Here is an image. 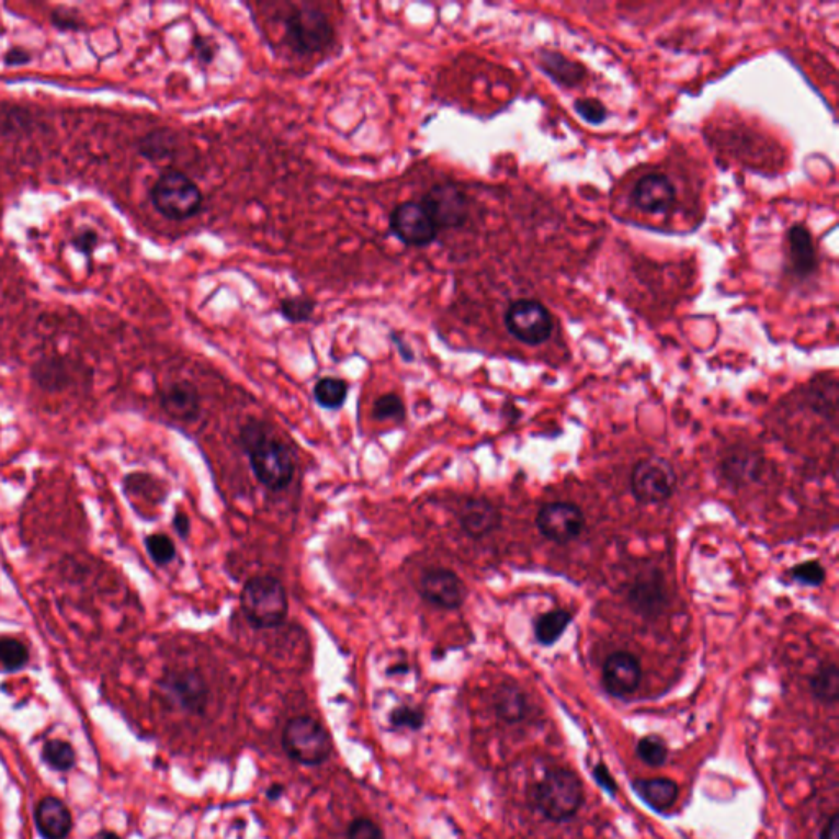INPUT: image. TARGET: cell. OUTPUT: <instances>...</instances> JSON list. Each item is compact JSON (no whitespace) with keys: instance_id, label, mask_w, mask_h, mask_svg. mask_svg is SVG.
Masks as SVG:
<instances>
[{"instance_id":"1","label":"cell","mask_w":839,"mask_h":839,"mask_svg":"<svg viewBox=\"0 0 839 839\" xmlns=\"http://www.w3.org/2000/svg\"><path fill=\"white\" fill-rule=\"evenodd\" d=\"M240 445L250 459L253 474L266 489L281 492L291 486L295 464L284 443L274 438L264 422L253 420L240 430Z\"/></svg>"},{"instance_id":"2","label":"cell","mask_w":839,"mask_h":839,"mask_svg":"<svg viewBox=\"0 0 839 839\" xmlns=\"http://www.w3.org/2000/svg\"><path fill=\"white\" fill-rule=\"evenodd\" d=\"M584 785L581 779L569 769L549 771L533 792V802L546 820L563 823L576 817L584 805Z\"/></svg>"},{"instance_id":"3","label":"cell","mask_w":839,"mask_h":839,"mask_svg":"<svg viewBox=\"0 0 839 839\" xmlns=\"http://www.w3.org/2000/svg\"><path fill=\"white\" fill-rule=\"evenodd\" d=\"M240 602L246 622L256 630L281 626L289 613L286 587L273 576L251 577L241 590Z\"/></svg>"},{"instance_id":"4","label":"cell","mask_w":839,"mask_h":839,"mask_svg":"<svg viewBox=\"0 0 839 839\" xmlns=\"http://www.w3.org/2000/svg\"><path fill=\"white\" fill-rule=\"evenodd\" d=\"M284 38L294 53L317 55L335 43V27L328 15L315 5H297L284 20Z\"/></svg>"},{"instance_id":"5","label":"cell","mask_w":839,"mask_h":839,"mask_svg":"<svg viewBox=\"0 0 839 839\" xmlns=\"http://www.w3.org/2000/svg\"><path fill=\"white\" fill-rule=\"evenodd\" d=\"M151 202L163 217L181 222L199 214L204 194L191 177L171 169L158 177L151 189Z\"/></svg>"},{"instance_id":"6","label":"cell","mask_w":839,"mask_h":839,"mask_svg":"<svg viewBox=\"0 0 839 839\" xmlns=\"http://www.w3.org/2000/svg\"><path fill=\"white\" fill-rule=\"evenodd\" d=\"M282 746L289 758L304 766H320L332 754V738L325 726L307 715L292 718L286 723L282 731Z\"/></svg>"},{"instance_id":"7","label":"cell","mask_w":839,"mask_h":839,"mask_svg":"<svg viewBox=\"0 0 839 839\" xmlns=\"http://www.w3.org/2000/svg\"><path fill=\"white\" fill-rule=\"evenodd\" d=\"M504 323L515 340L528 346L543 345L554 330L551 312L541 302L531 299L515 300L508 305Z\"/></svg>"},{"instance_id":"8","label":"cell","mask_w":839,"mask_h":839,"mask_svg":"<svg viewBox=\"0 0 839 839\" xmlns=\"http://www.w3.org/2000/svg\"><path fill=\"white\" fill-rule=\"evenodd\" d=\"M676 486V471L669 461L658 456L643 459L631 472V492L640 504H664L671 499Z\"/></svg>"},{"instance_id":"9","label":"cell","mask_w":839,"mask_h":839,"mask_svg":"<svg viewBox=\"0 0 839 839\" xmlns=\"http://www.w3.org/2000/svg\"><path fill=\"white\" fill-rule=\"evenodd\" d=\"M420 202L427 209L438 230L461 228L468 222V196L454 182H440L431 186Z\"/></svg>"},{"instance_id":"10","label":"cell","mask_w":839,"mask_h":839,"mask_svg":"<svg viewBox=\"0 0 839 839\" xmlns=\"http://www.w3.org/2000/svg\"><path fill=\"white\" fill-rule=\"evenodd\" d=\"M389 228L405 246L425 248L438 238V227L431 220L422 202H400L389 215Z\"/></svg>"},{"instance_id":"11","label":"cell","mask_w":839,"mask_h":839,"mask_svg":"<svg viewBox=\"0 0 839 839\" xmlns=\"http://www.w3.org/2000/svg\"><path fill=\"white\" fill-rule=\"evenodd\" d=\"M535 523L546 540L567 545L579 538L586 525V517L581 508L571 502H551L540 508Z\"/></svg>"},{"instance_id":"12","label":"cell","mask_w":839,"mask_h":839,"mask_svg":"<svg viewBox=\"0 0 839 839\" xmlns=\"http://www.w3.org/2000/svg\"><path fill=\"white\" fill-rule=\"evenodd\" d=\"M422 599L433 607L458 610L468 599V589L456 572L445 567H430L418 581Z\"/></svg>"},{"instance_id":"13","label":"cell","mask_w":839,"mask_h":839,"mask_svg":"<svg viewBox=\"0 0 839 839\" xmlns=\"http://www.w3.org/2000/svg\"><path fill=\"white\" fill-rule=\"evenodd\" d=\"M161 692L166 702L187 713L204 712L209 702V687L204 677L194 671L169 672L161 681Z\"/></svg>"},{"instance_id":"14","label":"cell","mask_w":839,"mask_h":839,"mask_svg":"<svg viewBox=\"0 0 839 839\" xmlns=\"http://www.w3.org/2000/svg\"><path fill=\"white\" fill-rule=\"evenodd\" d=\"M631 202L649 215H667L677 202L674 182L666 174H644L631 189Z\"/></svg>"},{"instance_id":"15","label":"cell","mask_w":839,"mask_h":839,"mask_svg":"<svg viewBox=\"0 0 839 839\" xmlns=\"http://www.w3.org/2000/svg\"><path fill=\"white\" fill-rule=\"evenodd\" d=\"M641 664L630 653H613L602 669V684L613 697H628L635 694L641 684Z\"/></svg>"},{"instance_id":"16","label":"cell","mask_w":839,"mask_h":839,"mask_svg":"<svg viewBox=\"0 0 839 839\" xmlns=\"http://www.w3.org/2000/svg\"><path fill=\"white\" fill-rule=\"evenodd\" d=\"M787 269L800 281L812 279L818 271V253L812 233L803 225H795L787 233Z\"/></svg>"},{"instance_id":"17","label":"cell","mask_w":839,"mask_h":839,"mask_svg":"<svg viewBox=\"0 0 839 839\" xmlns=\"http://www.w3.org/2000/svg\"><path fill=\"white\" fill-rule=\"evenodd\" d=\"M458 520L466 535L474 540H482L500 528L502 513L490 500L474 497L461 505Z\"/></svg>"},{"instance_id":"18","label":"cell","mask_w":839,"mask_h":839,"mask_svg":"<svg viewBox=\"0 0 839 839\" xmlns=\"http://www.w3.org/2000/svg\"><path fill=\"white\" fill-rule=\"evenodd\" d=\"M159 402L169 417L181 420V422H194L202 410L199 391L189 381L173 382L161 392Z\"/></svg>"},{"instance_id":"19","label":"cell","mask_w":839,"mask_h":839,"mask_svg":"<svg viewBox=\"0 0 839 839\" xmlns=\"http://www.w3.org/2000/svg\"><path fill=\"white\" fill-rule=\"evenodd\" d=\"M628 602L635 607L636 612L641 615H656L666 605V582L663 576L656 571L641 572L640 576L633 581Z\"/></svg>"},{"instance_id":"20","label":"cell","mask_w":839,"mask_h":839,"mask_svg":"<svg viewBox=\"0 0 839 839\" xmlns=\"http://www.w3.org/2000/svg\"><path fill=\"white\" fill-rule=\"evenodd\" d=\"M35 823L45 839H66L73 830V815L56 797H45L35 808Z\"/></svg>"},{"instance_id":"21","label":"cell","mask_w":839,"mask_h":839,"mask_svg":"<svg viewBox=\"0 0 839 839\" xmlns=\"http://www.w3.org/2000/svg\"><path fill=\"white\" fill-rule=\"evenodd\" d=\"M633 789L656 812H667L679 797V787L671 779H638Z\"/></svg>"},{"instance_id":"22","label":"cell","mask_w":839,"mask_h":839,"mask_svg":"<svg viewBox=\"0 0 839 839\" xmlns=\"http://www.w3.org/2000/svg\"><path fill=\"white\" fill-rule=\"evenodd\" d=\"M723 476L736 486L756 481L762 471V458L751 449H736L722 464Z\"/></svg>"},{"instance_id":"23","label":"cell","mask_w":839,"mask_h":839,"mask_svg":"<svg viewBox=\"0 0 839 839\" xmlns=\"http://www.w3.org/2000/svg\"><path fill=\"white\" fill-rule=\"evenodd\" d=\"M540 68L548 74L549 78L564 87L577 86L586 74L582 66L556 51L540 53Z\"/></svg>"},{"instance_id":"24","label":"cell","mask_w":839,"mask_h":839,"mask_svg":"<svg viewBox=\"0 0 839 839\" xmlns=\"http://www.w3.org/2000/svg\"><path fill=\"white\" fill-rule=\"evenodd\" d=\"M495 712L504 722L520 723L527 718L528 700L527 695L518 685H500L495 692Z\"/></svg>"},{"instance_id":"25","label":"cell","mask_w":839,"mask_h":839,"mask_svg":"<svg viewBox=\"0 0 839 839\" xmlns=\"http://www.w3.org/2000/svg\"><path fill=\"white\" fill-rule=\"evenodd\" d=\"M571 622L572 615L567 610H551L541 615L536 618L535 626H533L536 641L543 646H553L561 640V636L564 635V631L569 628Z\"/></svg>"},{"instance_id":"26","label":"cell","mask_w":839,"mask_h":839,"mask_svg":"<svg viewBox=\"0 0 839 839\" xmlns=\"http://www.w3.org/2000/svg\"><path fill=\"white\" fill-rule=\"evenodd\" d=\"M350 392L348 382L340 377H322L313 387V397L323 409L338 410L345 405Z\"/></svg>"},{"instance_id":"27","label":"cell","mask_w":839,"mask_h":839,"mask_svg":"<svg viewBox=\"0 0 839 839\" xmlns=\"http://www.w3.org/2000/svg\"><path fill=\"white\" fill-rule=\"evenodd\" d=\"M810 689L818 700L825 703H836L839 697V669L835 663L821 666L810 677Z\"/></svg>"},{"instance_id":"28","label":"cell","mask_w":839,"mask_h":839,"mask_svg":"<svg viewBox=\"0 0 839 839\" xmlns=\"http://www.w3.org/2000/svg\"><path fill=\"white\" fill-rule=\"evenodd\" d=\"M41 759L58 772H68L76 766V751L68 741H46L41 749Z\"/></svg>"},{"instance_id":"29","label":"cell","mask_w":839,"mask_h":839,"mask_svg":"<svg viewBox=\"0 0 839 839\" xmlns=\"http://www.w3.org/2000/svg\"><path fill=\"white\" fill-rule=\"evenodd\" d=\"M317 309V302L307 295H292L279 302V312L287 322L304 323L309 322Z\"/></svg>"},{"instance_id":"30","label":"cell","mask_w":839,"mask_h":839,"mask_svg":"<svg viewBox=\"0 0 839 839\" xmlns=\"http://www.w3.org/2000/svg\"><path fill=\"white\" fill-rule=\"evenodd\" d=\"M0 664L7 672H17L28 664V649L22 641L0 638Z\"/></svg>"},{"instance_id":"31","label":"cell","mask_w":839,"mask_h":839,"mask_svg":"<svg viewBox=\"0 0 839 839\" xmlns=\"http://www.w3.org/2000/svg\"><path fill=\"white\" fill-rule=\"evenodd\" d=\"M405 404L404 400L400 399L397 394H384L377 397L376 402L372 405V417L376 418L377 422H404L405 420Z\"/></svg>"},{"instance_id":"32","label":"cell","mask_w":839,"mask_h":839,"mask_svg":"<svg viewBox=\"0 0 839 839\" xmlns=\"http://www.w3.org/2000/svg\"><path fill=\"white\" fill-rule=\"evenodd\" d=\"M146 551L158 566H168L176 558V546L168 535L156 533L145 540Z\"/></svg>"},{"instance_id":"33","label":"cell","mask_w":839,"mask_h":839,"mask_svg":"<svg viewBox=\"0 0 839 839\" xmlns=\"http://www.w3.org/2000/svg\"><path fill=\"white\" fill-rule=\"evenodd\" d=\"M636 753L648 766L659 767L666 762L669 751H667L666 743L658 736H646L638 743Z\"/></svg>"},{"instance_id":"34","label":"cell","mask_w":839,"mask_h":839,"mask_svg":"<svg viewBox=\"0 0 839 839\" xmlns=\"http://www.w3.org/2000/svg\"><path fill=\"white\" fill-rule=\"evenodd\" d=\"M790 576L795 582H799L800 586L818 587L825 582L826 572L825 567L818 561H805L792 567Z\"/></svg>"},{"instance_id":"35","label":"cell","mask_w":839,"mask_h":839,"mask_svg":"<svg viewBox=\"0 0 839 839\" xmlns=\"http://www.w3.org/2000/svg\"><path fill=\"white\" fill-rule=\"evenodd\" d=\"M389 720L391 725L399 730H420L425 723V715L420 708L400 705L392 710Z\"/></svg>"},{"instance_id":"36","label":"cell","mask_w":839,"mask_h":839,"mask_svg":"<svg viewBox=\"0 0 839 839\" xmlns=\"http://www.w3.org/2000/svg\"><path fill=\"white\" fill-rule=\"evenodd\" d=\"M346 839H384V833L381 826L369 818H358L348 825Z\"/></svg>"},{"instance_id":"37","label":"cell","mask_w":839,"mask_h":839,"mask_svg":"<svg viewBox=\"0 0 839 839\" xmlns=\"http://www.w3.org/2000/svg\"><path fill=\"white\" fill-rule=\"evenodd\" d=\"M576 112L581 115L586 122L592 125H599L604 122L607 117V110H605L602 102L597 99H581L576 102Z\"/></svg>"},{"instance_id":"38","label":"cell","mask_w":839,"mask_h":839,"mask_svg":"<svg viewBox=\"0 0 839 839\" xmlns=\"http://www.w3.org/2000/svg\"><path fill=\"white\" fill-rule=\"evenodd\" d=\"M594 777L595 781L599 782L600 787L608 790L610 794H613V792L617 790V784L613 781L612 774L608 772L605 764H597V766L594 767Z\"/></svg>"},{"instance_id":"39","label":"cell","mask_w":839,"mask_h":839,"mask_svg":"<svg viewBox=\"0 0 839 839\" xmlns=\"http://www.w3.org/2000/svg\"><path fill=\"white\" fill-rule=\"evenodd\" d=\"M173 527L177 535L181 536L182 540H187V536L191 533V522L186 513L177 512L173 518Z\"/></svg>"},{"instance_id":"40","label":"cell","mask_w":839,"mask_h":839,"mask_svg":"<svg viewBox=\"0 0 839 839\" xmlns=\"http://www.w3.org/2000/svg\"><path fill=\"white\" fill-rule=\"evenodd\" d=\"M820 839H839V815L833 813L820 833Z\"/></svg>"},{"instance_id":"41","label":"cell","mask_w":839,"mask_h":839,"mask_svg":"<svg viewBox=\"0 0 839 839\" xmlns=\"http://www.w3.org/2000/svg\"><path fill=\"white\" fill-rule=\"evenodd\" d=\"M392 340H394L395 346H397V350H399L400 356H402V358H404L405 361H407V363L413 361V358H415V356H413V351L410 350L409 346L405 345L404 340H402V338H399V336L395 335V333H392Z\"/></svg>"},{"instance_id":"42","label":"cell","mask_w":839,"mask_h":839,"mask_svg":"<svg viewBox=\"0 0 839 839\" xmlns=\"http://www.w3.org/2000/svg\"><path fill=\"white\" fill-rule=\"evenodd\" d=\"M28 59H30V56H28L25 51L12 50L9 51V55H7L5 61H7V64H14V66H17V64L27 63Z\"/></svg>"},{"instance_id":"43","label":"cell","mask_w":839,"mask_h":839,"mask_svg":"<svg viewBox=\"0 0 839 839\" xmlns=\"http://www.w3.org/2000/svg\"><path fill=\"white\" fill-rule=\"evenodd\" d=\"M96 243V233L87 232L86 235H81L78 241V248L82 251H91Z\"/></svg>"},{"instance_id":"44","label":"cell","mask_w":839,"mask_h":839,"mask_svg":"<svg viewBox=\"0 0 839 839\" xmlns=\"http://www.w3.org/2000/svg\"><path fill=\"white\" fill-rule=\"evenodd\" d=\"M212 48L207 46V43H197V53H199L200 58L204 59L205 63H209L210 59L214 58V53H212Z\"/></svg>"},{"instance_id":"45","label":"cell","mask_w":839,"mask_h":839,"mask_svg":"<svg viewBox=\"0 0 839 839\" xmlns=\"http://www.w3.org/2000/svg\"><path fill=\"white\" fill-rule=\"evenodd\" d=\"M94 839H122L120 836L115 835L114 831H100L94 836Z\"/></svg>"},{"instance_id":"46","label":"cell","mask_w":839,"mask_h":839,"mask_svg":"<svg viewBox=\"0 0 839 839\" xmlns=\"http://www.w3.org/2000/svg\"><path fill=\"white\" fill-rule=\"evenodd\" d=\"M405 672H409V666H407V664L391 667V669H389V674H405Z\"/></svg>"},{"instance_id":"47","label":"cell","mask_w":839,"mask_h":839,"mask_svg":"<svg viewBox=\"0 0 839 839\" xmlns=\"http://www.w3.org/2000/svg\"><path fill=\"white\" fill-rule=\"evenodd\" d=\"M274 787H276V789L271 790V792H269L268 794L269 797H271V799H276L277 795L281 794L282 792L281 787H279V785H274Z\"/></svg>"}]
</instances>
